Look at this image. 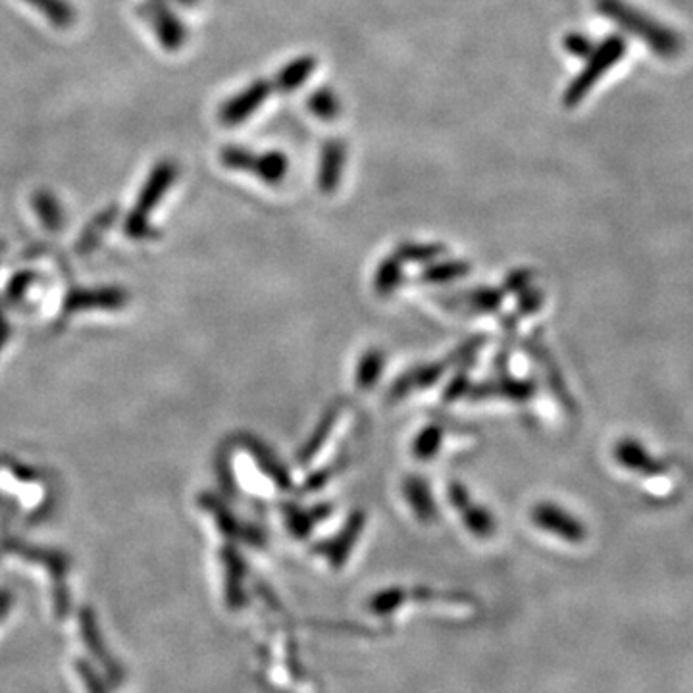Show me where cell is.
Returning a JSON list of instances; mask_svg holds the SVG:
<instances>
[{
	"mask_svg": "<svg viewBox=\"0 0 693 693\" xmlns=\"http://www.w3.org/2000/svg\"><path fill=\"white\" fill-rule=\"evenodd\" d=\"M468 270V264L453 260V262H439L434 264L430 270H426V280L432 282H447V280H455L457 276H461Z\"/></svg>",
	"mask_w": 693,
	"mask_h": 693,
	"instance_id": "9a60e30c",
	"label": "cell"
},
{
	"mask_svg": "<svg viewBox=\"0 0 693 693\" xmlns=\"http://www.w3.org/2000/svg\"><path fill=\"white\" fill-rule=\"evenodd\" d=\"M595 10L622 31L638 37L657 56L672 58L682 51V39L674 29L657 22L626 0H595Z\"/></svg>",
	"mask_w": 693,
	"mask_h": 693,
	"instance_id": "6da1fadb",
	"label": "cell"
},
{
	"mask_svg": "<svg viewBox=\"0 0 693 693\" xmlns=\"http://www.w3.org/2000/svg\"><path fill=\"white\" fill-rule=\"evenodd\" d=\"M183 6H195L199 0H178Z\"/></svg>",
	"mask_w": 693,
	"mask_h": 693,
	"instance_id": "d6986e66",
	"label": "cell"
},
{
	"mask_svg": "<svg viewBox=\"0 0 693 693\" xmlns=\"http://www.w3.org/2000/svg\"><path fill=\"white\" fill-rule=\"evenodd\" d=\"M253 174L257 176L258 180H262L268 185L282 183L289 174L287 154L283 151H266V153L257 154Z\"/></svg>",
	"mask_w": 693,
	"mask_h": 693,
	"instance_id": "30bf717a",
	"label": "cell"
},
{
	"mask_svg": "<svg viewBox=\"0 0 693 693\" xmlns=\"http://www.w3.org/2000/svg\"><path fill=\"white\" fill-rule=\"evenodd\" d=\"M534 520L538 526L565 538L566 541H582L586 538V528L572 514L561 511L553 505H539L534 511Z\"/></svg>",
	"mask_w": 693,
	"mask_h": 693,
	"instance_id": "52a82bcc",
	"label": "cell"
},
{
	"mask_svg": "<svg viewBox=\"0 0 693 693\" xmlns=\"http://www.w3.org/2000/svg\"><path fill=\"white\" fill-rule=\"evenodd\" d=\"M563 47L574 58H588L595 49V43L591 41L590 35H586L582 31H570V33H566L565 39H563Z\"/></svg>",
	"mask_w": 693,
	"mask_h": 693,
	"instance_id": "5bb4252c",
	"label": "cell"
},
{
	"mask_svg": "<svg viewBox=\"0 0 693 693\" xmlns=\"http://www.w3.org/2000/svg\"><path fill=\"white\" fill-rule=\"evenodd\" d=\"M274 87L268 79H255L251 85L241 89L235 97L222 104L218 118L226 128H237L243 122H247L251 116H255L258 108L266 103L272 95Z\"/></svg>",
	"mask_w": 693,
	"mask_h": 693,
	"instance_id": "3957f363",
	"label": "cell"
},
{
	"mask_svg": "<svg viewBox=\"0 0 693 693\" xmlns=\"http://www.w3.org/2000/svg\"><path fill=\"white\" fill-rule=\"evenodd\" d=\"M307 108L314 118L322 122H334L341 114V99L332 87L322 85L308 95Z\"/></svg>",
	"mask_w": 693,
	"mask_h": 693,
	"instance_id": "8fae6325",
	"label": "cell"
},
{
	"mask_svg": "<svg viewBox=\"0 0 693 693\" xmlns=\"http://www.w3.org/2000/svg\"><path fill=\"white\" fill-rule=\"evenodd\" d=\"M624 54L626 39L622 35H609L599 45H595L593 52L586 58L584 68L566 87L563 95L566 108H574L582 103L590 95L591 89L624 58Z\"/></svg>",
	"mask_w": 693,
	"mask_h": 693,
	"instance_id": "7a4b0ae2",
	"label": "cell"
},
{
	"mask_svg": "<svg viewBox=\"0 0 693 693\" xmlns=\"http://www.w3.org/2000/svg\"><path fill=\"white\" fill-rule=\"evenodd\" d=\"M141 12L147 14L145 18H149L164 49L180 51L187 39V31L172 12V8L166 4V0H149V4L141 8Z\"/></svg>",
	"mask_w": 693,
	"mask_h": 693,
	"instance_id": "5b68a950",
	"label": "cell"
},
{
	"mask_svg": "<svg viewBox=\"0 0 693 693\" xmlns=\"http://www.w3.org/2000/svg\"><path fill=\"white\" fill-rule=\"evenodd\" d=\"M347 164V145L341 137H328L320 149L316 183L324 195H332L339 189Z\"/></svg>",
	"mask_w": 693,
	"mask_h": 693,
	"instance_id": "277c9868",
	"label": "cell"
},
{
	"mask_svg": "<svg viewBox=\"0 0 693 693\" xmlns=\"http://www.w3.org/2000/svg\"><path fill=\"white\" fill-rule=\"evenodd\" d=\"M370 364L362 366V372H360V384H372L374 378L378 376V368H380V362H382V357H370Z\"/></svg>",
	"mask_w": 693,
	"mask_h": 693,
	"instance_id": "ac0fdd59",
	"label": "cell"
},
{
	"mask_svg": "<svg viewBox=\"0 0 693 693\" xmlns=\"http://www.w3.org/2000/svg\"><path fill=\"white\" fill-rule=\"evenodd\" d=\"M443 253L441 245H416V243H405L399 249V257L411 258V260H428Z\"/></svg>",
	"mask_w": 693,
	"mask_h": 693,
	"instance_id": "2e32d148",
	"label": "cell"
},
{
	"mask_svg": "<svg viewBox=\"0 0 693 693\" xmlns=\"http://www.w3.org/2000/svg\"><path fill=\"white\" fill-rule=\"evenodd\" d=\"M318 60L312 54H303L297 56L293 60H289L282 70L274 77L272 87L280 93V95H291L295 91H299L312 74L316 72Z\"/></svg>",
	"mask_w": 693,
	"mask_h": 693,
	"instance_id": "ba28073f",
	"label": "cell"
},
{
	"mask_svg": "<svg viewBox=\"0 0 693 693\" xmlns=\"http://www.w3.org/2000/svg\"><path fill=\"white\" fill-rule=\"evenodd\" d=\"M176 174H178V168L174 162H160L156 164L153 168V174L151 178L145 183L143 187V193H141V199H139V206H137V212H135V220H143V214L153 208L158 199L164 195V191L174 183L176 180Z\"/></svg>",
	"mask_w": 693,
	"mask_h": 693,
	"instance_id": "9c48e42d",
	"label": "cell"
},
{
	"mask_svg": "<svg viewBox=\"0 0 693 693\" xmlns=\"http://www.w3.org/2000/svg\"><path fill=\"white\" fill-rule=\"evenodd\" d=\"M615 459L620 466L638 472L643 476H659L668 470L667 464L657 457H653L638 439L626 437L620 439L615 445Z\"/></svg>",
	"mask_w": 693,
	"mask_h": 693,
	"instance_id": "8992f818",
	"label": "cell"
},
{
	"mask_svg": "<svg viewBox=\"0 0 693 693\" xmlns=\"http://www.w3.org/2000/svg\"><path fill=\"white\" fill-rule=\"evenodd\" d=\"M399 276H401V260L395 257L387 258L378 270V285L391 289L399 280Z\"/></svg>",
	"mask_w": 693,
	"mask_h": 693,
	"instance_id": "e0dca14e",
	"label": "cell"
},
{
	"mask_svg": "<svg viewBox=\"0 0 693 693\" xmlns=\"http://www.w3.org/2000/svg\"><path fill=\"white\" fill-rule=\"evenodd\" d=\"M26 2L35 6L52 26L70 27L76 22V12L66 0H26Z\"/></svg>",
	"mask_w": 693,
	"mask_h": 693,
	"instance_id": "7c38bea8",
	"label": "cell"
},
{
	"mask_svg": "<svg viewBox=\"0 0 693 693\" xmlns=\"http://www.w3.org/2000/svg\"><path fill=\"white\" fill-rule=\"evenodd\" d=\"M220 162L228 170L253 174V168H255V162H257V153H253L251 149L239 147V145H228L220 153Z\"/></svg>",
	"mask_w": 693,
	"mask_h": 693,
	"instance_id": "4fadbf2b",
	"label": "cell"
}]
</instances>
